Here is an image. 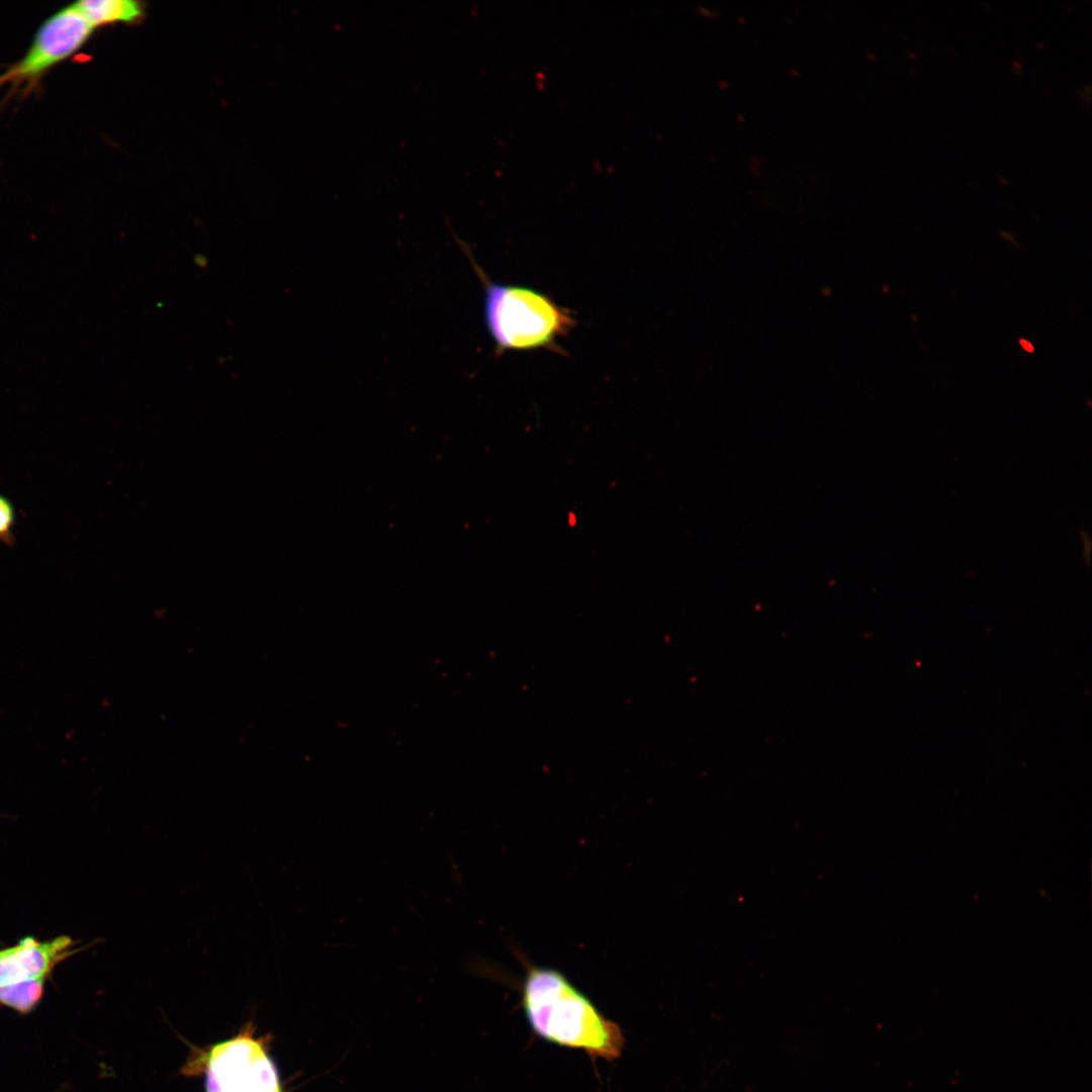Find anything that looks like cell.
<instances>
[{"label": "cell", "instance_id": "1", "mask_svg": "<svg viewBox=\"0 0 1092 1092\" xmlns=\"http://www.w3.org/2000/svg\"><path fill=\"white\" fill-rule=\"evenodd\" d=\"M522 1005L533 1032L551 1043L581 1050L593 1060L613 1061L622 1055L621 1027L556 970L528 969Z\"/></svg>", "mask_w": 1092, "mask_h": 1092}, {"label": "cell", "instance_id": "2", "mask_svg": "<svg viewBox=\"0 0 1092 1092\" xmlns=\"http://www.w3.org/2000/svg\"><path fill=\"white\" fill-rule=\"evenodd\" d=\"M461 246L484 291L483 316L497 355L506 351H559L557 341L575 327L571 310L535 289L491 281L470 249Z\"/></svg>", "mask_w": 1092, "mask_h": 1092}, {"label": "cell", "instance_id": "3", "mask_svg": "<svg viewBox=\"0 0 1092 1092\" xmlns=\"http://www.w3.org/2000/svg\"><path fill=\"white\" fill-rule=\"evenodd\" d=\"M93 30L73 4L47 18L23 57L0 74L6 99L31 94L51 70L85 44Z\"/></svg>", "mask_w": 1092, "mask_h": 1092}, {"label": "cell", "instance_id": "4", "mask_svg": "<svg viewBox=\"0 0 1092 1092\" xmlns=\"http://www.w3.org/2000/svg\"><path fill=\"white\" fill-rule=\"evenodd\" d=\"M206 1060V1092H282L273 1061L250 1032L213 1045Z\"/></svg>", "mask_w": 1092, "mask_h": 1092}, {"label": "cell", "instance_id": "5", "mask_svg": "<svg viewBox=\"0 0 1092 1092\" xmlns=\"http://www.w3.org/2000/svg\"><path fill=\"white\" fill-rule=\"evenodd\" d=\"M73 941L60 936L39 942L23 938L17 945L0 950V986L20 981L46 978L51 970L71 951Z\"/></svg>", "mask_w": 1092, "mask_h": 1092}, {"label": "cell", "instance_id": "6", "mask_svg": "<svg viewBox=\"0 0 1092 1092\" xmlns=\"http://www.w3.org/2000/svg\"><path fill=\"white\" fill-rule=\"evenodd\" d=\"M73 5L93 28L115 22H136L145 14L143 4L132 0H82Z\"/></svg>", "mask_w": 1092, "mask_h": 1092}, {"label": "cell", "instance_id": "7", "mask_svg": "<svg viewBox=\"0 0 1092 1092\" xmlns=\"http://www.w3.org/2000/svg\"><path fill=\"white\" fill-rule=\"evenodd\" d=\"M43 981L38 978L0 986V1005L20 1013L31 1011L42 996Z\"/></svg>", "mask_w": 1092, "mask_h": 1092}, {"label": "cell", "instance_id": "8", "mask_svg": "<svg viewBox=\"0 0 1092 1092\" xmlns=\"http://www.w3.org/2000/svg\"><path fill=\"white\" fill-rule=\"evenodd\" d=\"M15 523V512L12 504L0 494V542L7 546L15 543L12 529Z\"/></svg>", "mask_w": 1092, "mask_h": 1092}, {"label": "cell", "instance_id": "9", "mask_svg": "<svg viewBox=\"0 0 1092 1092\" xmlns=\"http://www.w3.org/2000/svg\"><path fill=\"white\" fill-rule=\"evenodd\" d=\"M1019 342H1020V345L1022 346V348H1023V349H1024L1025 351H1027V352H1033V350H1034V349H1033V346H1032V345H1031V344H1030L1029 342H1027L1026 340H1023V339H1021V340H1020Z\"/></svg>", "mask_w": 1092, "mask_h": 1092}]
</instances>
